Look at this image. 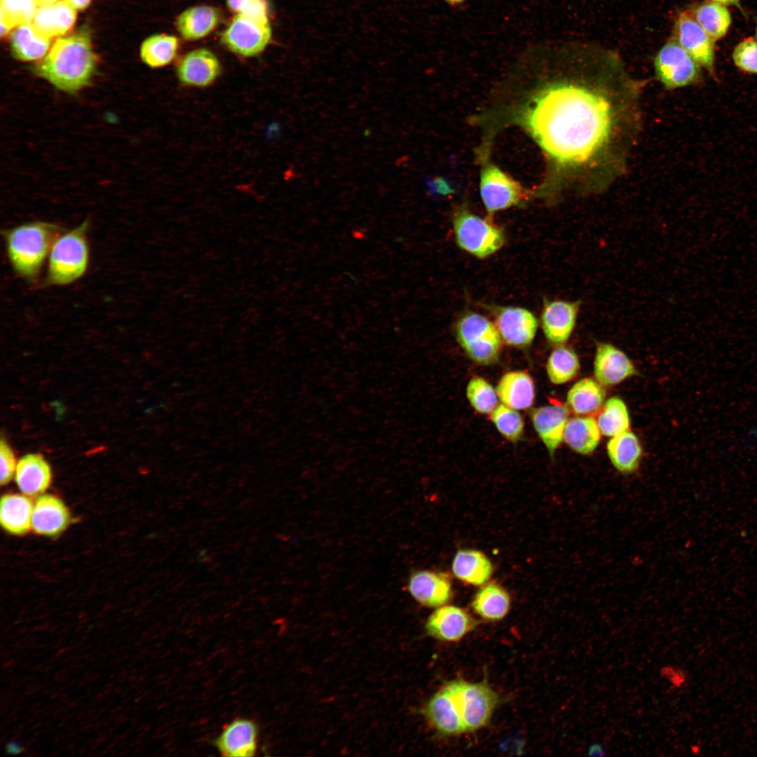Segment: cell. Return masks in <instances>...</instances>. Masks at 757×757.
<instances>
[{
    "label": "cell",
    "mask_w": 757,
    "mask_h": 757,
    "mask_svg": "<svg viewBox=\"0 0 757 757\" xmlns=\"http://www.w3.org/2000/svg\"><path fill=\"white\" fill-rule=\"evenodd\" d=\"M571 74L541 88L519 112V123L558 174L594 193L622 168L635 126L636 84L613 53L571 48Z\"/></svg>",
    "instance_id": "1"
},
{
    "label": "cell",
    "mask_w": 757,
    "mask_h": 757,
    "mask_svg": "<svg viewBox=\"0 0 757 757\" xmlns=\"http://www.w3.org/2000/svg\"><path fill=\"white\" fill-rule=\"evenodd\" d=\"M97 62L88 34L81 32L57 39L33 71L57 90L74 94L91 83Z\"/></svg>",
    "instance_id": "2"
},
{
    "label": "cell",
    "mask_w": 757,
    "mask_h": 757,
    "mask_svg": "<svg viewBox=\"0 0 757 757\" xmlns=\"http://www.w3.org/2000/svg\"><path fill=\"white\" fill-rule=\"evenodd\" d=\"M61 228L50 222L32 221L5 231L7 255L12 268L22 278L39 276Z\"/></svg>",
    "instance_id": "3"
},
{
    "label": "cell",
    "mask_w": 757,
    "mask_h": 757,
    "mask_svg": "<svg viewBox=\"0 0 757 757\" xmlns=\"http://www.w3.org/2000/svg\"><path fill=\"white\" fill-rule=\"evenodd\" d=\"M88 227L84 221L55 239L48 255V285H69L85 274L89 263Z\"/></svg>",
    "instance_id": "4"
},
{
    "label": "cell",
    "mask_w": 757,
    "mask_h": 757,
    "mask_svg": "<svg viewBox=\"0 0 757 757\" xmlns=\"http://www.w3.org/2000/svg\"><path fill=\"white\" fill-rule=\"evenodd\" d=\"M266 0L236 13L220 36L221 43L230 51L243 57L262 53L271 39V27Z\"/></svg>",
    "instance_id": "5"
},
{
    "label": "cell",
    "mask_w": 757,
    "mask_h": 757,
    "mask_svg": "<svg viewBox=\"0 0 757 757\" xmlns=\"http://www.w3.org/2000/svg\"><path fill=\"white\" fill-rule=\"evenodd\" d=\"M445 686L455 702L465 731H475L488 724L499 697L486 681L470 683L456 678Z\"/></svg>",
    "instance_id": "6"
},
{
    "label": "cell",
    "mask_w": 757,
    "mask_h": 757,
    "mask_svg": "<svg viewBox=\"0 0 757 757\" xmlns=\"http://www.w3.org/2000/svg\"><path fill=\"white\" fill-rule=\"evenodd\" d=\"M452 221L457 245L475 257L480 259L489 257L505 243V233L500 226L475 214L465 207H461L454 212Z\"/></svg>",
    "instance_id": "7"
},
{
    "label": "cell",
    "mask_w": 757,
    "mask_h": 757,
    "mask_svg": "<svg viewBox=\"0 0 757 757\" xmlns=\"http://www.w3.org/2000/svg\"><path fill=\"white\" fill-rule=\"evenodd\" d=\"M456 336L467 355L481 364H490L499 357L501 337L495 325L485 316L465 312L458 320Z\"/></svg>",
    "instance_id": "8"
},
{
    "label": "cell",
    "mask_w": 757,
    "mask_h": 757,
    "mask_svg": "<svg viewBox=\"0 0 757 757\" xmlns=\"http://www.w3.org/2000/svg\"><path fill=\"white\" fill-rule=\"evenodd\" d=\"M656 79L668 90L690 86L702 79L701 67L673 38L654 58Z\"/></svg>",
    "instance_id": "9"
},
{
    "label": "cell",
    "mask_w": 757,
    "mask_h": 757,
    "mask_svg": "<svg viewBox=\"0 0 757 757\" xmlns=\"http://www.w3.org/2000/svg\"><path fill=\"white\" fill-rule=\"evenodd\" d=\"M480 195L489 215L497 211L521 205L531 192L509 175L492 164L482 168L479 182Z\"/></svg>",
    "instance_id": "10"
},
{
    "label": "cell",
    "mask_w": 757,
    "mask_h": 757,
    "mask_svg": "<svg viewBox=\"0 0 757 757\" xmlns=\"http://www.w3.org/2000/svg\"><path fill=\"white\" fill-rule=\"evenodd\" d=\"M673 38L701 67L714 74V41L697 22L690 11H682L678 15Z\"/></svg>",
    "instance_id": "11"
},
{
    "label": "cell",
    "mask_w": 757,
    "mask_h": 757,
    "mask_svg": "<svg viewBox=\"0 0 757 757\" xmlns=\"http://www.w3.org/2000/svg\"><path fill=\"white\" fill-rule=\"evenodd\" d=\"M259 728L252 720L236 718L224 725L214 745L223 756L249 757L256 754Z\"/></svg>",
    "instance_id": "12"
},
{
    "label": "cell",
    "mask_w": 757,
    "mask_h": 757,
    "mask_svg": "<svg viewBox=\"0 0 757 757\" xmlns=\"http://www.w3.org/2000/svg\"><path fill=\"white\" fill-rule=\"evenodd\" d=\"M495 325L505 343L525 347L535 337L538 320L531 311L524 308L499 306L495 311Z\"/></svg>",
    "instance_id": "13"
},
{
    "label": "cell",
    "mask_w": 757,
    "mask_h": 757,
    "mask_svg": "<svg viewBox=\"0 0 757 757\" xmlns=\"http://www.w3.org/2000/svg\"><path fill=\"white\" fill-rule=\"evenodd\" d=\"M219 59L211 50L200 48L184 55L177 64L176 74L181 83L191 87L206 88L221 74Z\"/></svg>",
    "instance_id": "14"
},
{
    "label": "cell",
    "mask_w": 757,
    "mask_h": 757,
    "mask_svg": "<svg viewBox=\"0 0 757 757\" xmlns=\"http://www.w3.org/2000/svg\"><path fill=\"white\" fill-rule=\"evenodd\" d=\"M581 301L545 300L541 325L547 340L560 345L571 336L576 324Z\"/></svg>",
    "instance_id": "15"
},
{
    "label": "cell",
    "mask_w": 757,
    "mask_h": 757,
    "mask_svg": "<svg viewBox=\"0 0 757 757\" xmlns=\"http://www.w3.org/2000/svg\"><path fill=\"white\" fill-rule=\"evenodd\" d=\"M476 625V620L465 610L452 605H444L430 615L425 630L428 635L436 639L455 642L462 639Z\"/></svg>",
    "instance_id": "16"
},
{
    "label": "cell",
    "mask_w": 757,
    "mask_h": 757,
    "mask_svg": "<svg viewBox=\"0 0 757 757\" xmlns=\"http://www.w3.org/2000/svg\"><path fill=\"white\" fill-rule=\"evenodd\" d=\"M408 589L417 602L427 607L444 606L451 600L453 595L451 582L448 575L429 570L412 573L409 577Z\"/></svg>",
    "instance_id": "17"
},
{
    "label": "cell",
    "mask_w": 757,
    "mask_h": 757,
    "mask_svg": "<svg viewBox=\"0 0 757 757\" xmlns=\"http://www.w3.org/2000/svg\"><path fill=\"white\" fill-rule=\"evenodd\" d=\"M423 712L438 735L454 736L466 732L455 702L445 686L429 699Z\"/></svg>",
    "instance_id": "18"
},
{
    "label": "cell",
    "mask_w": 757,
    "mask_h": 757,
    "mask_svg": "<svg viewBox=\"0 0 757 757\" xmlns=\"http://www.w3.org/2000/svg\"><path fill=\"white\" fill-rule=\"evenodd\" d=\"M70 521L69 510L57 496L41 494L34 503L32 529L36 533L55 536L67 528Z\"/></svg>",
    "instance_id": "19"
},
{
    "label": "cell",
    "mask_w": 757,
    "mask_h": 757,
    "mask_svg": "<svg viewBox=\"0 0 757 757\" xmlns=\"http://www.w3.org/2000/svg\"><path fill=\"white\" fill-rule=\"evenodd\" d=\"M594 369L596 380L604 386L618 384L636 373L626 354L608 343H597Z\"/></svg>",
    "instance_id": "20"
},
{
    "label": "cell",
    "mask_w": 757,
    "mask_h": 757,
    "mask_svg": "<svg viewBox=\"0 0 757 757\" xmlns=\"http://www.w3.org/2000/svg\"><path fill=\"white\" fill-rule=\"evenodd\" d=\"M14 477L22 493L33 497L41 495L50 486L52 472L41 454L28 453L18 461Z\"/></svg>",
    "instance_id": "21"
},
{
    "label": "cell",
    "mask_w": 757,
    "mask_h": 757,
    "mask_svg": "<svg viewBox=\"0 0 757 757\" xmlns=\"http://www.w3.org/2000/svg\"><path fill=\"white\" fill-rule=\"evenodd\" d=\"M568 417V409L561 404L543 406L531 414L533 427L550 456L554 455L564 438Z\"/></svg>",
    "instance_id": "22"
},
{
    "label": "cell",
    "mask_w": 757,
    "mask_h": 757,
    "mask_svg": "<svg viewBox=\"0 0 757 757\" xmlns=\"http://www.w3.org/2000/svg\"><path fill=\"white\" fill-rule=\"evenodd\" d=\"M496 391L504 405L515 410L529 408L535 399L533 381L522 371L505 373L499 380Z\"/></svg>",
    "instance_id": "23"
},
{
    "label": "cell",
    "mask_w": 757,
    "mask_h": 757,
    "mask_svg": "<svg viewBox=\"0 0 757 757\" xmlns=\"http://www.w3.org/2000/svg\"><path fill=\"white\" fill-rule=\"evenodd\" d=\"M219 11L208 5H198L182 11L175 20L180 36L189 41L198 40L210 34L218 25Z\"/></svg>",
    "instance_id": "24"
},
{
    "label": "cell",
    "mask_w": 757,
    "mask_h": 757,
    "mask_svg": "<svg viewBox=\"0 0 757 757\" xmlns=\"http://www.w3.org/2000/svg\"><path fill=\"white\" fill-rule=\"evenodd\" d=\"M34 503L25 494L7 493L1 498L0 523L8 533L22 536L32 529Z\"/></svg>",
    "instance_id": "25"
},
{
    "label": "cell",
    "mask_w": 757,
    "mask_h": 757,
    "mask_svg": "<svg viewBox=\"0 0 757 757\" xmlns=\"http://www.w3.org/2000/svg\"><path fill=\"white\" fill-rule=\"evenodd\" d=\"M76 11L64 1L53 4L39 6L32 24L43 36L52 38L63 35L73 27L76 20Z\"/></svg>",
    "instance_id": "26"
},
{
    "label": "cell",
    "mask_w": 757,
    "mask_h": 757,
    "mask_svg": "<svg viewBox=\"0 0 757 757\" xmlns=\"http://www.w3.org/2000/svg\"><path fill=\"white\" fill-rule=\"evenodd\" d=\"M451 568L458 579L476 586L486 583L493 573V565L489 559L481 551L472 549L458 550Z\"/></svg>",
    "instance_id": "27"
},
{
    "label": "cell",
    "mask_w": 757,
    "mask_h": 757,
    "mask_svg": "<svg viewBox=\"0 0 757 757\" xmlns=\"http://www.w3.org/2000/svg\"><path fill=\"white\" fill-rule=\"evenodd\" d=\"M607 453L614 468L623 474L636 471L639 465L642 448L637 437L626 430L616 435L607 444Z\"/></svg>",
    "instance_id": "28"
},
{
    "label": "cell",
    "mask_w": 757,
    "mask_h": 757,
    "mask_svg": "<svg viewBox=\"0 0 757 757\" xmlns=\"http://www.w3.org/2000/svg\"><path fill=\"white\" fill-rule=\"evenodd\" d=\"M510 603V596L506 589L496 582H489L477 592L472 608L483 619L498 621L508 613Z\"/></svg>",
    "instance_id": "29"
},
{
    "label": "cell",
    "mask_w": 757,
    "mask_h": 757,
    "mask_svg": "<svg viewBox=\"0 0 757 757\" xmlns=\"http://www.w3.org/2000/svg\"><path fill=\"white\" fill-rule=\"evenodd\" d=\"M51 39L41 35L31 22L20 25L11 36L13 55L22 61H33L48 53Z\"/></svg>",
    "instance_id": "30"
},
{
    "label": "cell",
    "mask_w": 757,
    "mask_h": 757,
    "mask_svg": "<svg viewBox=\"0 0 757 757\" xmlns=\"http://www.w3.org/2000/svg\"><path fill=\"white\" fill-rule=\"evenodd\" d=\"M597 422L592 417H575L567 421L563 439L576 453H591L600 440Z\"/></svg>",
    "instance_id": "31"
},
{
    "label": "cell",
    "mask_w": 757,
    "mask_h": 757,
    "mask_svg": "<svg viewBox=\"0 0 757 757\" xmlns=\"http://www.w3.org/2000/svg\"><path fill=\"white\" fill-rule=\"evenodd\" d=\"M697 22L715 42L724 37L732 24L730 12L726 6L707 1L690 10Z\"/></svg>",
    "instance_id": "32"
},
{
    "label": "cell",
    "mask_w": 757,
    "mask_h": 757,
    "mask_svg": "<svg viewBox=\"0 0 757 757\" xmlns=\"http://www.w3.org/2000/svg\"><path fill=\"white\" fill-rule=\"evenodd\" d=\"M606 391L599 382L585 378L575 383L567 394V407L575 414H588L603 404Z\"/></svg>",
    "instance_id": "33"
},
{
    "label": "cell",
    "mask_w": 757,
    "mask_h": 757,
    "mask_svg": "<svg viewBox=\"0 0 757 757\" xmlns=\"http://www.w3.org/2000/svg\"><path fill=\"white\" fill-rule=\"evenodd\" d=\"M179 48V40L172 35L165 34L149 36L142 43L140 56L142 61L151 68H159L170 64L175 57Z\"/></svg>",
    "instance_id": "34"
},
{
    "label": "cell",
    "mask_w": 757,
    "mask_h": 757,
    "mask_svg": "<svg viewBox=\"0 0 757 757\" xmlns=\"http://www.w3.org/2000/svg\"><path fill=\"white\" fill-rule=\"evenodd\" d=\"M596 422L600 432L608 437H613L628 430L630 419L625 402L617 397L607 400Z\"/></svg>",
    "instance_id": "35"
},
{
    "label": "cell",
    "mask_w": 757,
    "mask_h": 757,
    "mask_svg": "<svg viewBox=\"0 0 757 757\" xmlns=\"http://www.w3.org/2000/svg\"><path fill=\"white\" fill-rule=\"evenodd\" d=\"M580 369L576 353L571 348L560 346L550 354L547 362V373L550 381L562 384L571 380Z\"/></svg>",
    "instance_id": "36"
},
{
    "label": "cell",
    "mask_w": 757,
    "mask_h": 757,
    "mask_svg": "<svg viewBox=\"0 0 757 757\" xmlns=\"http://www.w3.org/2000/svg\"><path fill=\"white\" fill-rule=\"evenodd\" d=\"M35 0H1V35L20 25L31 22L36 11Z\"/></svg>",
    "instance_id": "37"
},
{
    "label": "cell",
    "mask_w": 757,
    "mask_h": 757,
    "mask_svg": "<svg viewBox=\"0 0 757 757\" xmlns=\"http://www.w3.org/2000/svg\"><path fill=\"white\" fill-rule=\"evenodd\" d=\"M466 395L471 406L481 414L491 413L498 406L496 391L482 377H474L469 381Z\"/></svg>",
    "instance_id": "38"
},
{
    "label": "cell",
    "mask_w": 757,
    "mask_h": 757,
    "mask_svg": "<svg viewBox=\"0 0 757 757\" xmlns=\"http://www.w3.org/2000/svg\"><path fill=\"white\" fill-rule=\"evenodd\" d=\"M491 419L499 432L511 442H517L524 433L522 417L515 409L503 404L493 409L491 413Z\"/></svg>",
    "instance_id": "39"
},
{
    "label": "cell",
    "mask_w": 757,
    "mask_h": 757,
    "mask_svg": "<svg viewBox=\"0 0 757 757\" xmlns=\"http://www.w3.org/2000/svg\"><path fill=\"white\" fill-rule=\"evenodd\" d=\"M734 64L742 71L757 74V40L746 38L738 43L732 53Z\"/></svg>",
    "instance_id": "40"
},
{
    "label": "cell",
    "mask_w": 757,
    "mask_h": 757,
    "mask_svg": "<svg viewBox=\"0 0 757 757\" xmlns=\"http://www.w3.org/2000/svg\"><path fill=\"white\" fill-rule=\"evenodd\" d=\"M0 482L1 485H6L15 476L18 463L13 449L4 438L0 442Z\"/></svg>",
    "instance_id": "41"
},
{
    "label": "cell",
    "mask_w": 757,
    "mask_h": 757,
    "mask_svg": "<svg viewBox=\"0 0 757 757\" xmlns=\"http://www.w3.org/2000/svg\"><path fill=\"white\" fill-rule=\"evenodd\" d=\"M661 676L667 679L675 688L681 687L686 681V674L683 669L668 665L660 669Z\"/></svg>",
    "instance_id": "42"
},
{
    "label": "cell",
    "mask_w": 757,
    "mask_h": 757,
    "mask_svg": "<svg viewBox=\"0 0 757 757\" xmlns=\"http://www.w3.org/2000/svg\"><path fill=\"white\" fill-rule=\"evenodd\" d=\"M261 0H226L229 9L236 13L243 12Z\"/></svg>",
    "instance_id": "43"
},
{
    "label": "cell",
    "mask_w": 757,
    "mask_h": 757,
    "mask_svg": "<svg viewBox=\"0 0 757 757\" xmlns=\"http://www.w3.org/2000/svg\"><path fill=\"white\" fill-rule=\"evenodd\" d=\"M6 752L11 755H18L24 752L23 746L17 740L10 741L5 746Z\"/></svg>",
    "instance_id": "44"
},
{
    "label": "cell",
    "mask_w": 757,
    "mask_h": 757,
    "mask_svg": "<svg viewBox=\"0 0 757 757\" xmlns=\"http://www.w3.org/2000/svg\"><path fill=\"white\" fill-rule=\"evenodd\" d=\"M64 1H66L69 6H71L74 9H79V10H82V9L86 8L89 5V4L90 3V0H64Z\"/></svg>",
    "instance_id": "45"
},
{
    "label": "cell",
    "mask_w": 757,
    "mask_h": 757,
    "mask_svg": "<svg viewBox=\"0 0 757 757\" xmlns=\"http://www.w3.org/2000/svg\"><path fill=\"white\" fill-rule=\"evenodd\" d=\"M589 756H602L606 754L605 750L599 744H592L588 749Z\"/></svg>",
    "instance_id": "46"
},
{
    "label": "cell",
    "mask_w": 757,
    "mask_h": 757,
    "mask_svg": "<svg viewBox=\"0 0 757 757\" xmlns=\"http://www.w3.org/2000/svg\"><path fill=\"white\" fill-rule=\"evenodd\" d=\"M709 1H714V2L718 3V4H723L724 6H735L737 8H739L740 11H742V12H743V10H742V6H741V3H740V0H709Z\"/></svg>",
    "instance_id": "47"
},
{
    "label": "cell",
    "mask_w": 757,
    "mask_h": 757,
    "mask_svg": "<svg viewBox=\"0 0 757 757\" xmlns=\"http://www.w3.org/2000/svg\"><path fill=\"white\" fill-rule=\"evenodd\" d=\"M57 1L58 0H35L36 4L39 6L51 5L57 2Z\"/></svg>",
    "instance_id": "48"
},
{
    "label": "cell",
    "mask_w": 757,
    "mask_h": 757,
    "mask_svg": "<svg viewBox=\"0 0 757 757\" xmlns=\"http://www.w3.org/2000/svg\"><path fill=\"white\" fill-rule=\"evenodd\" d=\"M466 0H443L444 2L449 6H458L464 3Z\"/></svg>",
    "instance_id": "49"
},
{
    "label": "cell",
    "mask_w": 757,
    "mask_h": 757,
    "mask_svg": "<svg viewBox=\"0 0 757 757\" xmlns=\"http://www.w3.org/2000/svg\"><path fill=\"white\" fill-rule=\"evenodd\" d=\"M691 750L694 753H697L700 751V747L697 745H694L691 747Z\"/></svg>",
    "instance_id": "50"
},
{
    "label": "cell",
    "mask_w": 757,
    "mask_h": 757,
    "mask_svg": "<svg viewBox=\"0 0 757 757\" xmlns=\"http://www.w3.org/2000/svg\"><path fill=\"white\" fill-rule=\"evenodd\" d=\"M756 39L757 40V26H756Z\"/></svg>",
    "instance_id": "51"
}]
</instances>
